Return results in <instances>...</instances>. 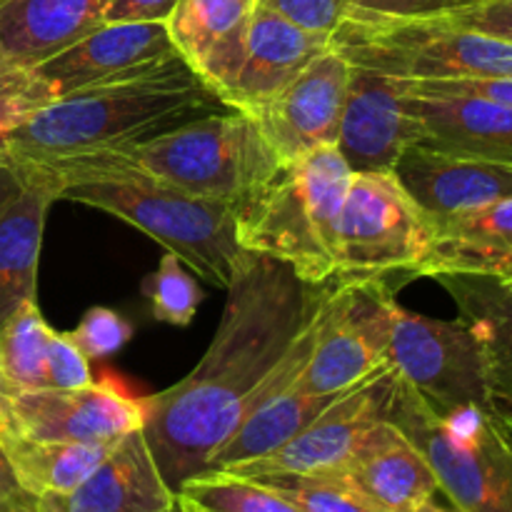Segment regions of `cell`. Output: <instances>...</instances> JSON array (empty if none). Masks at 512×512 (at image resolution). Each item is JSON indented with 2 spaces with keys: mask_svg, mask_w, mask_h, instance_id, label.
Listing matches in <instances>:
<instances>
[{
  "mask_svg": "<svg viewBox=\"0 0 512 512\" xmlns=\"http://www.w3.org/2000/svg\"><path fill=\"white\" fill-rule=\"evenodd\" d=\"M430 245V218L390 170L353 173L338 225L333 283L413 275Z\"/></svg>",
  "mask_w": 512,
  "mask_h": 512,
  "instance_id": "8",
  "label": "cell"
},
{
  "mask_svg": "<svg viewBox=\"0 0 512 512\" xmlns=\"http://www.w3.org/2000/svg\"><path fill=\"white\" fill-rule=\"evenodd\" d=\"M440 18L460 25V28L512 43V0H475V3L440 15Z\"/></svg>",
  "mask_w": 512,
  "mask_h": 512,
  "instance_id": "35",
  "label": "cell"
},
{
  "mask_svg": "<svg viewBox=\"0 0 512 512\" xmlns=\"http://www.w3.org/2000/svg\"><path fill=\"white\" fill-rule=\"evenodd\" d=\"M443 275L485 278L512 288V198L430 218L428 253L413 278Z\"/></svg>",
  "mask_w": 512,
  "mask_h": 512,
  "instance_id": "18",
  "label": "cell"
},
{
  "mask_svg": "<svg viewBox=\"0 0 512 512\" xmlns=\"http://www.w3.org/2000/svg\"><path fill=\"white\" fill-rule=\"evenodd\" d=\"M178 0H113L105 23H168Z\"/></svg>",
  "mask_w": 512,
  "mask_h": 512,
  "instance_id": "39",
  "label": "cell"
},
{
  "mask_svg": "<svg viewBox=\"0 0 512 512\" xmlns=\"http://www.w3.org/2000/svg\"><path fill=\"white\" fill-rule=\"evenodd\" d=\"M178 493L160 475L143 428L123 435L70 493L33 498V512H170Z\"/></svg>",
  "mask_w": 512,
  "mask_h": 512,
  "instance_id": "14",
  "label": "cell"
},
{
  "mask_svg": "<svg viewBox=\"0 0 512 512\" xmlns=\"http://www.w3.org/2000/svg\"><path fill=\"white\" fill-rule=\"evenodd\" d=\"M143 293L153 318L173 328H188L203 300V290L188 273V265L170 250H165L158 268L148 275Z\"/></svg>",
  "mask_w": 512,
  "mask_h": 512,
  "instance_id": "30",
  "label": "cell"
},
{
  "mask_svg": "<svg viewBox=\"0 0 512 512\" xmlns=\"http://www.w3.org/2000/svg\"><path fill=\"white\" fill-rule=\"evenodd\" d=\"M393 370L390 365L360 383L358 388L340 395L295 438L273 453L238 465L233 473L240 478H273V475H335L363 450L370 435L388 418Z\"/></svg>",
  "mask_w": 512,
  "mask_h": 512,
  "instance_id": "11",
  "label": "cell"
},
{
  "mask_svg": "<svg viewBox=\"0 0 512 512\" xmlns=\"http://www.w3.org/2000/svg\"><path fill=\"white\" fill-rule=\"evenodd\" d=\"M258 0H178L168 33L180 58L225 103L245 60Z\"/></svg>",
  "mask_w": 512,
  "mask_h": 512,
  "instance_id": "20",
  "label": "cell"
},
{
  "mask_svg": "<svg viewBox=\"0 0 512 512\" xmlns=\"http://www.w3.org/2000/svg\"><path fill=\"white\" fill-rule=\"evenodd\" d=\"M143 425V398H130L110 380L85 388H13L0 415V438L115 443Z\"/></svg>",
  "mask_w": 512,
  "mask_h": 512,
  "instance_id": "12",
  "label": "cell"
},
{
  "mask_svg": "<svg viewBox=\"0 0 512 512\" xmlns=\"http://www.w3.org/2000/svg\"><path fill=\"white\" fill-rule=\"evenodd\" d=\"M345 395V393H343ZM340 395H310L290 385L283 393L273 395L260 403L243 423L238 425L228 443L213 455L208 470H233L238 465L258 460L273 453L280 445L300 433L305 425L313 423L328 405H333ZM205 470V473H208Z\"/></svg>",
  "mask_w": 512,
  "mask_h": 512,
  "instance_id": "26",
  "label": "cell"
},
{
  "mask_svg": "<svg viewBox=\"0 0 512 512\" xmlns=\"http://www.w3.org/2000/svg\"><path fill=\"white\" fill-rule=\"evenodd\" d=\"M408 88L423 93L468 95L488 103L512 108V78H445V80H403Z\"/></svg>",
  "mask_w": 512,
  "mask_h": 512,
  "instance_id": "36",
  "label": "cell"
},
{
  "mask_svg": "<svg viewBox=\"0 0 512 512\" xmlns=\"http://www.w3.org/2000/svg\"><path fill=\"white\" fill-rule=\"evenodd\" d=\"M25 188V180L23 175L18 173V168L8 163H0V215L5 213L10 203L23 193Z\"/></svg>",
  "mask_w": 512,
  "mask_h": 512,
  "instance_id": "41",
  "label": "cell"
},
{
  "mask_svg": "<svg viewBox=\"0 0 512 512\" xmlns=\"http://www.w3.org/2000/svg\"><path fill=\"white\" fill-rule=\"evenodd\" d=\"M33 510V498L25 493L10 470L8 458L0 448V512H25Z\"/></svg>",
  "mask_w": 512,
  "mask_h": 512,
  "instance_id": "40",
  "label": "cell"
},
{
  "mask_svg": "<svg viewBox=\"0 0 512 512\" xmlns=\"http://www.w3.org/2000/svg\"><path fill=\"white\" fill-rule=\"evenodd\" d=\"M328 48L330 35L300 28L293 20L258 3L250 20L245 60L225 105L255 115Z\"/></svg>",
  "mask_w": 512,
  "mask_h": 512,
  "instance_id": "19",
  "label": "cell"
},
{
  "mask_svg": "<svg viewBox=\"0 0 512 512\" xmlns=\"http://www.w3.org/2000/svg\"><path fill=\"white\" fill-rule=\"evenodd\" d=\"M258 480L300 512H383L340 475H273Z\"/></svg>",
  "mask_w": 512,
  "mask_h": 512,
  "instance_id": "31",
  "label": "cell"
},
{
  "mask_svg": "<svg viewBox=\"0 0 512 512\" xmlns=\"http://www.w3.org/2000/svg\"><path fill=\"white\" fill-rule=\"evenodd\" d=\"M395 295L385 280L330 283L318 313L313 353L295 385L310 395H343L388 368Z\"/></svg>",
  "mask_w": 512,
  "mask_h": 512,
  "instance_id": "9",
  "label": "cell"
},
{
  "mask_svg": "<svg viewBox=\"0 0 512 512\" xmlns=\"http://www.w3.org/2000/svg\"><path fill=\"white\" fill-rule=\"evenodd\" d=\"M328 290L330 283L310 285L280 260L245 250L203 360L173 388L143 398L145 440L175 493L205 473L238 425L273 395L275 368Z\"/></svg>",
  "mask_w": 512,
  "mask_h": 512,
  "instance_id": "1",
  "label": "cell"
},
{
  "mask_svg": "<svg viewBox=\"0 0 512 512\" xmlns=\"http://www.w3.org/2000/svg\"><path fill=\"white\" fill-rule=\"evenodd\" d=\"M348 80L350 63L328 48L250 115L280 165L338 143Z\"/></svg>",
  "mask_w": 512,
  "mask_h": 512,
  "instance_id": "13",
  "label": "cell"
},
{
  "mask_svg": "<svg viewBox=\"0 0 512 512\" xmlns=\"http://www.w3.org/2000/svg\"><path fill=\"white\" fill-rule=\"evenodd\" d=\"M350 65L398 80L512 78V43L433 18L350 10L330 35Z\"/></svg>",
  "mask_w": 512,
  "mask_h": 512,
  "instance_id": "7",
  "label": "cell"
},
{
  "mask_svg": "<svg viewBox=\"0 0 512 512\" xmlns=\"http://www.w3.org/2000/svg\"><path fill=\"white\" fill-rule=\"evenodd\" d=\"M175 55L178 50L165 23H103L35 68L55 93L68 95L105 80L143 73Z\"/></svg>",
  "mask_w": 512,
  "mask_h": 512,
  "instance_id": "15",
  "label": "cell"
},
{
  "mask_svg": "<svg viewBox=\"0 0 512 512\" xmlns=\"http://www.w3.org/2000/svg\"><path fill=\"white\" fill-rule=\"evenodd\" d=\"M230 110L180 55L125 78L58 95L10 135L0 163H55L110 153L200 115Z\"/></svg>",
  "mask_w": 512,
  "mask_h": 512,
  "instance_id": "2",
  "label": "cell"
},
{
  "mask_svg": "<svg viewBox=\"0 0 512 512\" xmlns=\"http://www.w3.org/2000/svg\"><path fill=\"white\" fill-rule=\"evenodd\" d=\"M10 390H13V385L8 383V378H5V373H3V365H0V415H3L5 408H8Z\"/></svg>",
  "mask_w": 512,
  "mask_h": 512,
  "instance_id": "43",
  "label": "cell"
},
{
  "mask_svg": "<svg viewBox=\"0 0 512 512\" xmlns=\"http://www.w3.org/2000/svg\"><path fill=\"white\" fill-rule=\"evenodd\" d=\"M170 512H180V503H178V505H175V508H173V510H170Z\"/></svg>",
  "mask_w": 512,
  "mask_h": 512,
  "instance_id": "45",
  "label": "cell"
},
{
  "mask_svg": "<svg viewBox=\"0 0 512 512\" xmlns=\"http://www.w3.org/2000/svg\"><path fill=\"white\" fill-rule=\"evenodd\" d=\"M350 175L335 145L280 165L238 208L240 248L280 260L310 285L333 283Z\"/></svg>",
  "mask_w": 512,
  "mask_h": 512,
  "instance_id": "4",
  "label": "cell"
},
{
  "mask_svg": "<svg viewBox=\"0 0 512 512\" xmlns=\"http://www.w3.org/2000/svg\"><path fill=\"white\" fill-rule=\"evenodd\" d=\"M15 165V163H13ZM43 165L60 200L103 210L133 225L178 255L195 275L228 288L245 250L238 243V208L190 195L113 153L83 155Z\"/></svg>",
  "mask_w": 512,
  "mask_h": 512,
  "instance_id": "3",
  "label": "cell"
},
{
  "mask_svg": "<svg viewBox=\"0 0 512 512\" xmlns=\"http://www.w3.org/2000/svg\"><path fill=\"white\" fill-rule=\"evenodd\" d=\"M13 168L23 175L25 188L0 215V325L38 295L45 218L60 200L58 183L43 165L15 163Z\"/></svg>",
  "mask_w": 512,
  "mask_h": 512,
  "instance_id": "22",
  "label": "cell"
},
{
  "mask_svg": "<svg viewBox=\"0 0 512 512\" xmlns=\"http://www.w3.org/2000/svg\"><path fill=\"white\" fill-rule=\"evenodd\" d=\"M178 503H180V512H213V510L200 508V505L190 503V500H183V498H178Z\"/></svg>",
  "mask_w": 512,
  "mask_h": 512,
  "instance_id": "44",
  "label": "cell"
},
{
  "mask_svg": "<svg viewBox=\"0 0 512 512\" xmlns=\"http://www.w3.org/2000/svg\"><path fill=\"white\" fill-rule=\"evenodd\" d=\"M65 335L73 340L75 348L88 360H103L125 348V343L133 338V325L115 310L98 305V308H90L83 315V320H80L73 333Z\"/></svg>",
  "mask_w": 512,
  "mask_h": 512,
  "instance_id": "33",
  "label": "cell"
},
{
  "mask_svg": "<svg viewBox=\"0 0 512 512\" xmlns=\"http://www.w3.org/2000/svg\"><path fill=\"white\" fill-rule=\"evenodd\" d=\"M258 3L293 20L300 28L325 35H333V30L353 8V0H258Z\"/></svg>",
  "mask_w": 512,
  "mask_h": 512,
  "instance_id": "34",
  "label": "cell"
},
{
  "mask_svg": "<svg viewBox=\"0 0 512 512\" xmlns=\"http://www.w3.org/2000/svg\"><path fill=\"white\" fill-rule=\"evenodd\" d=\"M408 145L403 85L375 70L350 65L348 95L335 148L353 173L393 170Z\"/></svg>",
  "mask_w": 512,
  "mask_h": 512,
  "instance_id": "21",
  "label": "cell"
},
{
  "mask_svg": "<svg viewBox=\"0 0 512 512\" xmlns=\"http://www.w3.org/2000/svg\"><path fill=\"white\" fill-rule=\"evenodd\" d=\"M178 498L213 512H300L290 500L260 480L208 470L185 480Z\"/></svg>",
  "mask_w": 512,
  "mask_h": 512,
  "instance_id": "29",
  "label": "cell"
},
{
  "mask_svg": "<svg viewBox=\"0 0 512 512\" xmlns=\"http://www.w3.org/2000/svg\"><path fill=\"white\" fill-rule=\"evenodd\" d=\"M55 98V88L35 65L0 63V138L28 123Z\"/></svg>",
  "mask_w": 512,
  "mask_h": 512,
  "instance_id": "32",
  "label": "cell"
},
{
  "mask_svg": "<svg viewBox=\"0 0 512 512\" xmlns=\"http://www.w3.org/2000/svg\"><path fill=\"white\" fill-rule=\"evenodd\" d=\"M113 0H0V58L38 65L105 23Z\"/></svg>",
  "mask_w": 512,
  "mask_h": 512,
  "instance_id": "24",
  "label": "cell"
},
{
  "mask_svg": "<svg viewBox=\"0 0 512 512\" xmlns=\"http://www.w3.org/2000/svg\"><path fill=\"white\" fill-rule=\"evenodd\" d=\"M25 512H33V510H25Z\"/></svg>",
  "mask_w": 512,
  "mask_h": 512,
  "instance_id": "46",
  "label": "cell"
},
{
  "mask_svg": "<svg viewBox=\"0 0 512 512\" xmlns=\"http://www.w3.org/2000/svg\"><path fill=\"white\" fill-rule=\"evenodd\" d=\"M413 512H465V510L458 508V505H455L453 500H450L448 495L438 488L428 500H425L423 505H418Z\"/></svg>",
  "mask_w": 512,
  "mask_h": 512,
  "instance_id": "42",
  "label": "cell"
},
{
  "mask_svg": "<svg viewBox=\"0 0 512 512\" xmlns=\"http://www.w3.org/2000/svg\"><path fill=\"white\" fill-rule=\"evenodd\" d=\"M0 63H3V58H0Z\"/></svg>",
  "mask_w": 512,
  "mask_h": 512,
  "instance_id": "47",
  "label": "cell"
},
{
  "mask_svg": "<svg viewBox=\"0 0 512 512\" xmlns=\"http://www.w3.org/2000/svg\"><path fill=\"white\" fill-rule=\"evenodd\" d=\"M93 383L88 358L65 333H55L48 345V388H85Z\"/></svg>",
  "mask_w": 512,
  "mask_h": 512,
  "instance_id": "37",
  "label": "cell"
},
{
  "mask_svg": "<svg viewBox=\"0 0 512 512\" xmlns=\"http://www.w3.org/2000/svg\"><path fill=\"white\" fill-rule=\"evenodd\" d=\"M478 335L485 360L488 410L512 440V288L485 278L443 275L435 278Z\"/></svg>",
  "mask_w": 512,
  "mask_h": 512,
  "instance_id": "23",
  "label": "cell"
},
{
  "mask_svg": "<svg viewBox=\"0 0 512 512\" xmlns=\"http://www.w3.org/2000/svg\"><path fill=\"white\" fill-rule=\"evenodd\" d=\"M475 0H353L358 13L393 15V18H433V15L453 13Z\"/></svg>",
  "mask_w": 512,
  "mask_h": 512,
  "instance_id": "38",
  "label": "cell"
},
{
  "mask_svg": "<svg viewBox=\"0 0 512 512\" xmlns=\"http://www.w3.org/2000/svg\"><path fill=\"white\" fill-rule=\"evenodd\" d=\"M53 328L43 320L38 300L20 305L0 325V365L13 388H48V345Z\"/></svg>",
  "mask_w": 512,
  "mask_h": 512,
  "instance_id": "28",
  "label": "cell"
},
{
  "mask_svg": "<svg viewBox=\"0 0 512 512\" xmlns=\"http://www.w3.org/2000/svg\"><path fill=\"white\" fill-rule=\"evenodd\" d=\"M403 85L408 145L512 163V108L468 95L423 93Z\"/></svg>",
  "mask_w": 512,
  "mask_h": 512,
  "instance_id": "16",
  "label": "cell"
},
{
  "mask_svg": "<svg viewBox=\"0 0 512 512\" xmlns=\"http://www.w3.org/2000/svg\"><path fill=\"white\" fill-rule=\"evenodd\" d=\"M115 443H53L18 435L0 438L10 470L30 498L70 493L78 488Z\"/></svg>",
  "mask_w": 512,
  "mask_h": 512,
  "instance_id": "27",
  "label": "cell"
},
{
  "mask_svg": "<svg viewBox=\"0 0 512 512\" xmlns=\"http://www.w3.org/2000/svg\"><path fill=\"white\" fill-rule=\"evenodd\" d=\"M388 365L438 413L465 405L488 410L483 348L463 318H425L395 300L390 313Z\"/></svg>",
  "mask_w": 512,
  "mask_h": 512,
  "instance_id": "10",
  "label": "cell"
},
{
  "mask_svg": "<svg viewBox=\"0 0 512 512\" xmlns=\"http://www.w3.org/2000/svg\"><path fill=\"white\" fill-rule=\"evenodd\" d=\"M393 370V368H390ZM388 420L465 512H512V440L478 405L438 413L393 373Z\"/></svg>",
  "mask_w": 512,
  "mask_h": 512,
  "instance_id": "5",
  "label": "cell"
},
{
  "mask_svg": "<svg viewBox=\"0 0 512 512\" xmlns=\"http://www.w3.org/2000/svg\"><path fill=\"white\" fill-rule=\"evenodd\" d=\"M110 153L185 193L233 208L248 203L280 168L258 123L233 108Z\"/></svg>",
  "mask_w": 512,
  "mask_h": 512,
  "instance_id": "6",
  "label": "cell"
},
{
  "mask_svg": "<svg viewBox=\"0 0 512 512\" xmlns=\"http://www.w3.org/2000/svg\"><path fill=\"white\" fill-rule=\"evenodd\" d=\"M390 173L428 218L512 198V163L405 145Z\"/></svg>",
  "mask_w": 512,
  "mask_h": 512,
  "instance_id": "17",
  "label": "cell"
},
{
  "mask_svg": "<svg viewBox=\"0 0 512 512\" xmlns=\"http://www.w3.org/2000/svg\"><path fill=\"white\" fill-rule=\"evenodd\" d=\"M383 512H413L438 490L433 470L388 418L340 473Z\"/></svg>",
  "mask_w": 512,
  "mask_h": 512,
  "instance_id": "25",
  "label": "cell"
}]
</instances>
